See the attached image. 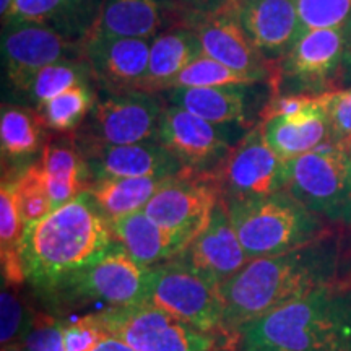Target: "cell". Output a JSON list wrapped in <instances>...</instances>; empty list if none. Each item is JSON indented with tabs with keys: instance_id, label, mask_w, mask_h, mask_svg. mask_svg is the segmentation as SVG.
<instances>
[{
	"instance_id": "cell-14",
	"label": "cell",
	"mask_w": 351,
	"mask_h": 351,
	"mask_svg": "<svg viewBox=\"0 0 351 351\" xmlns=\"http://www.w3.org/2000/svg\"><path fill=\"white\" fill-rule=\"evenodd\" d=\"M187 26L195 32L205 56L249 77L254 83H265L269 86L274 62L265 59L254 46L231 2L226 0L212 12L194 13Z\"/></svg>"
},
{
	"instance_id": "cell-1",
	"label": "cell",
	"mask_w": 351,
	"mask_h": 351,
	"mask_svg": "<svg viewBox=\"0 0 351 351\" xmlns=\"http://www.w3.org/2000/svg\"><path fill=\"white\" fill-rule=\"evenodd\" d=\"M116 244L111 221L86 191L26 225L21 239L25 280L56 301L75 276Z\"/></svg>"
},
{
	"instance_id": "cell-24",
	"label": "cell",
	"mask_w": 351,
	"mask_h": 351,
	"mask_svg": "<svg viewBox=\"0 0 351 351\" xmlns=\"http://www.w3.org/2000/svg\"><path fill=\"white\" fill-rule=\"evenodd\" d=\"M204 54L199 38L187 25H178L153 38L150 60L137 90L147 93L168 91L176 77Z\"/></svg>"
},
{
	"instance_id": "cell-12",
	"label": "cell",
	"mask_w": 351,
	"mask_h": 351,
	"mask_svg": "<svg viewBox=\"0 0 351 351\" xmlns=\"http://www.w3.org/2000/svg\"><path fill=\"white\" fill-rule=\"evenodd\" d=\"M230 127L232 125L212 124L186 109L166 103L158 142L168 148L189 173L210 176L241 140L232 135Z\"/></svg>"
},
{
	"instance_id": "cell-15",
	"label": "cell",
	"mask_w": 351,
	"mask_h": 351,
	"mask_svg": "<svg viewBox=\"0 0 351 351\" xmlns=\"http://www.w3.org/2000/svg\"><path fill=\"white\" fill-rule=\"evenodd\" d=\"M5 26L7 32L2 36L3 65L8 83L20 93H23L41 69L83 57V43L70 41L67 34L49 25L8 23Z\"/></svg>"
},
{
	"instance_id": "cell-25",
	"label": "cell",
	"mask_w": 351,
	"mask_h": 351,
	"mask_svg": "<svg viewBox=\"0 0 351 351\" xmlns=\"http://www.w3.org/2000/svg\"><path fill=\"white\" fill-rule=\"evenodd\" d=\"M114 239L140 265L152 267L173 261L182 245L143 210L111 219Z\"/></svg>"
},
{
	"instance_id": "cell-34",
	"label": "cell",
	"mask_w": 351,
	"mask_h": 351,
	"mask_svg": "<svg viewBox=\"0 0 351 351\" xmlns=\"http://www.w3.org/2000/svg\"><path fill=\"white\" fill-rule=\"evenodd\" d=\"M15 287L2 282V295H0V341L2 346L20 343L33 326L34 314L21 301Z\"/></svg>"
},
{
	"instance_id": "cell-11",
	"label": "cell",
	"mask_w": 351,
	"mask_h": 351,
	"mask_svg": "<svg viewBox=\"0 0 351 351\" xmlns=\"http://www.w3.org/2000/svg\"><path fill=\"white\" fill-rule=\"evenodd\" d=\"M218 202L219 192L210 176L184 171L166 179L143 212L168 231L184 251L208 225Z\"/></svg>"
},
{
	"instance_id": "cell-46",
	"label": "cell",
	"mask_w": 351,
	"mask_h": 351,
	"mask_svg": "<svg viewBox=\"0 0 351 351\" xmlns=\"http://www.w3.org/2000/svg\"><path fill=\"white\" fill-rule=\"evenodd\" d=\"M348 283H350V285H351V274H350V275H348Z\"/></svg>"
},
{
	"instance_id": "cell-7",
	"label": "cell",
	"mask_w": 351,
	"mask_h": 351,
	"mask_svg": "<svg viewBox=\"0 0 351 351\" xmlns=\"http://www.w3.org/2000/svg\"><path fill=\"white\" fill-rule=\"evenodd\" d=\"M345 43V26L314 29L298 38L287 54L274 62L271 96L339 91Z\"/></svg>"
},
{
	"instance_id": "cell-28",
	"label": "cell",
	"mask_w": 351,
	"mask_h": 351,
	"mask_svg": "<svg viewBox=\"0 0 351 351\" xmlns=\"http://www.w3.org/2000/svg\"><path fill=\"white\" fill-rule=\"evenodd\" d=\"M46 122L38 109L3 104L0 114V147L8 160H20L44 148Z\"/></svg>"
},
{
	"instance_id": "cell-18",
	"label": "cell",
	"mask_w": 351,
	"mask_h": 351,
	"mask_svg": "<svg viewBox=\"0 0 351 351\" xmlns=\"http://www.w3.org/2000/svg\"><path fill=\"white\" fill-rule=\"evenodd\" d=\"M153 39L99 38L83 43V57L95 80L109 91L137 90L150 60Z\"/></svg>"
},
{
	"instance_id": "cell-6",
	"label": "cell",
	"mask_w": 351,
	"mask_h": 351,
	"mask_svg": "<svg viewBox=\"0 0 351 351\" xmlns=\"http://www.w3.org/2000/svg\"><path fill=\"white\" fill-rule=\"evenodd\" d=\"M165 106L156 93L112 91L96 101L73 138L85 156L106 147L158 142Z\"/></svg>"
},
{
	"instance_id": "cell-23",
	"label": "cell",
	"mask_w": 351,
	"mask_h": 351,
	"mask_svg": "<svg viewBox=\"0 0 351 351\" xmlns=\"http://www.w3.org/2000/svg\"><path fill=\"white\" fill-rule=\"evenodd\" d=\"M251 86L254 85L173 88L166 91V103L186 109L212 124L245 127L249 125L252 104Z\"/></svg>"
},
{
	"instance_id": "cell-30",
	"label": "cell",
	"mask_w": 351,
	"mask_h": 351,
	"mask_svg": "<svg viewBox=\"0 0 351 351\" xmlns=\"http://www.w3.org/2000/svg\"><path fill=\"white\" fill-rule=\"evenodd\" d=\"M91 78H93V73H91L85 57L62 60V62L51 64L39 70L23 93L28 95V98L39 106V104L65 93L70 88L90 82Z\"/></svg>"
},
{
	"instance_id": "cell-22",
	"label": "cell",
	"mask_w": 351,
	"mask_h": 351,
	"mask_svg": "<svg viewBox=\"0 0 351 351\" xmlns=\"http://www.w3.org/2000/svg\"><path fill=\"white\" fill-rule=\"evenodd\" d=\"M36 163L41 169L52 210L86 192L93 182L86 158L73 135L47 142Z\"/></svg>"
},
{
	"instance_id": "cell-19",
	"label": "cell",
	"mask_w": 351,
	"mask_h": 351,
	"mask_svg": "<svg viewBox=\"0 0 351 351\" xmlns=\"http://www.w3.org/2000/svg\"><path fill=\"white\" fill-rule=\"evenodd\" d=\"M85 158L93 181L109 178L168 179L186 171L178 158L160 142L106 147Z\"/></svg>"
},
{
	"instance_id": "cell-17",
	"label": "cell",
	"mask_w": 351,
	"mask_h": 351,
	"mask_svg": "<svg viewBox=\"0 0 351 351\" xmlns=\"http://www.w3.org/2000/svg\"><path fill=\"white\" fill-rule=\"evenodd\" d=\"M215 287H221L251 262L232 226L225 200L219 199L208 225L176 257Z\"/></svg>"
},
{
	"instance_id": "cell-36",
	"label": "cell",
	"mask_w": 351,
	"mask_h": 351,
	"mask_svg": "<svg viewBox=\"0 0 351 351\" xmlns=\"http://www.w3.org/2000/svg\"><path fill=\"white\" fill-rule=\"evenodd\" d=\"M64 324L65 320L54 315L34 314L33 326L21 343L29 351H65Z\"/></svg>"
},
{
	"instance_id": "cell-33",
	"label": "cell",
	"mask_w": 351,
	"mask_h": 351,
	"mask_svg": "<svg viewBox=\"0 0 351 351\" xmlns=\"http://www.w3.org/2000/svg\"><path fill=\"white\" fill-rule=\"evenodd\" d=\"M16 200L25 225L38 221L52 212L49 194L38 163L16 178Z\"/></svg>"
},
{
	"instance_id": "cell-31",
	"label": "cell",
	"mask_w": 351,
	"mask_h": 351,
	"mask_svg": "<svg viewBox=\"0 0 351 351\" xmlns=\"http://www.w3.org/2000/svg\"><path fill=\"white\" fill-rule=\"evenodd\" d=\"M225 85H257L251 78L223 65L212 57L202 54L194 62L176 77L169 90L173 88H208Z\"/></svg>"
},
{
	"instance_id": "cell-41",
	"label": "cell",
	"mask_w": 351,
	"mask_h": 351,
	"mask_svg": "<svg viewBox=\"0 0 351 351\" xmlns=\"http://www.w3.org/2000/svg\"><path fill=\"white\" fill-rule=\"evenodd\" d=\"M189 12H210V0H173Z\"/></svg>"
},
{
	"instance_id": "cell-44",
	"label": "cell",
	"mask_w": 351,
	"mask_h": 351,
	"mask_svg": "<svg viewBox=\"0 0 351 351\" xmlns=\"http://www.w3.org/2000/svg\"><path fill=\"white\" fill-rule=\"evenodd\" d=\"M225 2H226V0H210V8H212V10H215V8L221 7ZM212 10H210V12H212Z\"/></svg>"
},
{
	"instance_id": "cell-4",
	"label": "cell",
	"mask_w": 351,
	"mask_h": 351,
	"mask_svg": "<svg viewBox=\"0 0 351 351\" xmlns=\"http://www.w3.org/2000/svg\"><path fill=\"white\" fill-rule=\"evenodd\" d=\"M247 257H274L330 234L322 218L287 191L256 199L225 202Z\"/></svg>"
},
{
	"instance_id": "cell-45",
	"label": "cell",
	"mask_w": 351,
	"mask_h": 351,
	"mask_svg": "<svg viewBox=\"0 0 351 351\" xmlns=\"http://www.w3.org/2000/svg\"><path fill=\"white\" fill-rule=\"evenodd\" d=\"M231 3H236V5H239V3H243V2H247V0H230Z\"/></svg>"
},
{
	"instance_id": "cell-39",
	"label": "cell",
	"mask_w": 351,
	"mask_h": 351,
	"mask_svg": "<svg viewBox=\"0 0 351 351\" xmlns=\"http://www.w3.org/2000/svg\"><path fill=\"white\" fill-rule=\"evenodd\" d=\"M346 43H345V54L341 60L340 77H339V90H346L351 86V16L348 23L345 25Z\"/></svg>"
},
{
	"instance_id": "cell-37",
	"label": "cell",
	"mask_w": 351,
	"mask_h": 351,
	"mask_svg": "<svg viewBox=\"0 0 351 351\" xmlns=\"http://www.w3.org/2000/svg\"><path fill=\"white\" fill-rule=\"evenodd\" d=\"M104 335L106 330L101 327L96 314L67 320L64 324L65 351H91Z\"/></svg>"
},
{
	"instance_id": "cell-20",
	"label": "cell",
	"mask_w": 351,
	"mask_h": 351,
	"mask_svg": "<svg viewBox=\"0 0 351 351\" xmlns=\"http://www.w3.org/2000/svg\"><path fill=\"white\" fill-rule=\"evenodd\" d=\"M232 5L254 46L270 62L278 60L295 44L300 28L296 0H247Z\"/></svg>"
},
{
	"instance_id": "cell-29",
	"label": "cell",
	"mask_w": 351,
	"mask_h": 351,
	"mask_svg": "<svg viewBox=\"0 0 351 351\" xmlns=\"http://www.w3.org/2000/svg\"><path fill=\"white\" fill-rule=\"evenodd\" d=\"M96 101H98V95L91 83L86 82L39 104L36 109L46 122L47 129L62 135H72L86 119Z\"/></svg>"
},
{
	"instance_id": "cell-5",
	"label": "cell",
	"mask_w": 351,
	"mask_h": 351,
	"mask_svg": "<svg viewBox=\"0 0 351 351\" xmlns=\"http://www.w3.org/2000/svg\"><path fill=\"white\" fill-rule=\"evenodd\" d=\"M285 191L324 221L351 226L350 143L330 138L288 160Z\"/></svg>"
},
{
	"instance_id": "cell-13",
	"label": "cell",
	"mask_w": 351,
	"mask_h": 351,
	"mask_svg": "<svg viewBox=\"0 0 351 351\" xmlns=\"http://www.w3.org/2000/svg\"><path fill=\"white\" fill-rule=\"evenodd\" d=\"M150 269L135 262L119 244L104 252L65 287L56 301L82 300L114 307L147 302Z\"/></svg>"
},
{
	"instance_id": "cell-27",
	"label": "cell",
	"mask_w": 351,
	"mask_h": 351,
	"mask_svg": "<svg viewBox=\"0 0 351 351\" xmlns=\"http://www.w3.org/2000/svg\"><path fill=\"white\" fill-rule=\"evenodd\" d=\"M25 221L21 218L16 200V181L3 179L0 187V254H2V282L19 287L26 282L21 263V239L25 234Z\"/></svg>"
},
{
	"instance_id": "cell-21",
	"label": "cell",
	"mask_w": 351,
	"mask_h": 351,
	"mask_svg": "<svg viewBox=\"0 0 351 351\" xmlns=\"http://www.w3.org/2000/svg\"><path fill=\"white\" fill-rule=\"evenodd\" d=\"M327 93L315 96L314 103L301 112L261 122L267 143L282 160L288 161L313 152L332 138Z\"/></svg>"
},
{
	"instance_id": "cell-43",
	"label": "cell",
	"mask_w": 351,
	"mask_h": 351,
	"mask_svg": "<svg viewBox=\"0 0 351 351\" xmlns=\"http://www.w3.org/2000/svg\"><path fill=\"white\" fill-rule=\"evenodd\" d=\"M2 351H29V350L20 341V343H12V345L2 346Z\"/></svg>"
},
{
	"instance_id": "cell-42",
	"label": "cell",
	"mask_w": 351,
	"mask_h": 351,
	"mask_svg": "<svg viewBox=\"0 0 351 351\" xmlns=\"http://www.w3.org/2000/svg\"><path fill=\"white\" fill-rule=\"evenodd\" d=\"M65 13H67V19L72 20V15H77V13H82L85 8L90 5L91 0H62Z\"/></svg>"
},
{
	"instance_id": "cell-9",
	"label": "cell",
	"mask_w": 351,
	"mask_h": 351,
	"mask_svg": "<svg viewBox=\"0 0 351 351\" xmlns=\"http://www.w3.org/2000/svg\"><path fill=\"white\" fill-rule=\"evenodd\" d=\"M101 327L135 351H210L213 337L187 326L152 302L96 314Z\"/></svg>"
},
{
	"instance_id": "cell-3",
	"label": "cell",
	"mask_w": 351,
	"mask_h": 351,
	"mask_svg": "<svg viewBox=\"0 0 351 351\" xmlns=\"http://www.w3.org/2000/svg\"><path fill=\"white\" fill-rule=\"evenodd\" d=\"M239 351H351V285L337 282L245 326Z\"/></svg>"
},
{
	"instance_id": "cell-35",
	"label": "cell",
	"mask_w": 351,
	"mask_h": 351,
	"mask_svg": "<svg viewBox=\"0 0 351 351\" xmlns=\"http://www.w3.org/2000/svg\"><path fill=\"white\" fill-rule=\"evenodd\" d=\"M67 20L62 0H15L2 23L3 26L8 23L49 25L51 21L64 23Z\"/></svg>"
},
{
	"instance_id": "cell-26",
	"label": "cell",
	"mask_w": 351,
	"mask_h": 351,
	"mask_svg": "<svg viewBox=\"0 0 351 351\" xmlns=\"http://www.w3.org/2000/svg\"><path fill=\"white\" fill-rule=\"evenodd\" d=\"M169 179V178H168ZM166 179L109 178L91 182L90 192L101 212L111 219L143 210Z\"/></svg>"
},
{
	"instance_id": "cell-38",
	"label": "cell",
	"mask_w": 351,
	"mask_h": 351,
	"mask_svg": "<svg viewBox=\"0 0 351 351\" xmlns=\"http://www.w3.org/2000/svg\"><path fill=\"white\" fill-rule=\"evenodd\" d=\"M328 117H330L332 140H351V86L346 90L328 91Z\"/></svg>"
},
{
	"instance_id": "cell-47",
	"label": "cell",
	"mask_w": 351,
	"mask_h": 351,
	"mask_svg": "<svg viewBox=\"0 0 351 351\" xmlns=\"http://www.w3.org/2000/svg\"><path fill=\"white\" fill-rule=\"evenodd\" d=\"M348 143H350V153H351V140H350V142H348Z\"/></svg>"
},
{
	"instance_id": "cell-2",
	"label": "cell",
	"mask_w": 351,
	"mask_h": 351,
	"mask_svg": "<svg viewBox=\"0 0 351 351\" xmlns=\"http://www.w3.org/2000/svg\"><path fill=\"white\" fill-rule=\"evenodd\" d=\"M337 282L339 244L332 234L280 256L254 258L219 287L221 332L239 333L262 315Z\"/></svg>"
},
{
	"instance_id": "cell-8",
	"label": "cell",
	"mask_w": 351,
	"mask_h": 351,
	"mask_svg": "<svg viewBox=\"0 0 351 351\" xmlns=\"http://www.w3.org/2000/svg\"><path fill=\"white\" fill-rule=\"evenodd\" d=\"M147 302L208 335L221 330L225 304L219 288L176 258L150 269Z\"/></svg>"
},
{
	"instance_id": "cell-16",
	"label": "cell",
	"mask_w": 351,
	"mask_h": 351,
	"mask_svg": "<svg viewBox=\"0 0 351 351\" xmlns=\"http://www.w3.org/2000/svg\"><path fill=\"white\" fill-rule=\"evenodd\" d=\"M194 13L173 0H103L82 43L99 38L153 39L173 26L187 25Z\"/></svg>"
},
{
	"instance_id": "cell-40",
	"label": "cell",
	"mask_w": 351,
	"mask_h": 351,
	"mask_svg": "<svg viewBox=\"0 0 351 351\" xmlns=\"http://www.w3.org/2000/svg\"><path fill=\"white\" fill-rule=\"evenodd\" d=\"M91 351H135L130 345H127L124 340H121L119 337L108 333L99 340V343L95 346Z\"/></svg>"
},
{
	"instance_id": "cell-10",
	"label": "cell",
	"mask_w": 351,
	"mask_h": 351,
	"mask_svg": "<svg viewBox=\"0 0 351 351\" xmlns=\"http://www.w3.org/2000/svg\"><path fill=\"white\" fill-rule=\"evenodd\" d=\"M210 178L221 200L256 199L285 191L287 161L271 150L258 124L245 132Z\"/></svg>"
},
{
	"instance_id": "cell-32",
	"label": "cell",
	"mask_w": 351,
	"mask_h": 351,
	"mask_svg": "<svg viewBox=\"0 0 351 351\" xmlns=\"http://www.w3.org/2000/svg\"><path fill=\"white\" fill-rule=\"evenodd\" d=\"M296 39L314 29L343 28L351 16V0H296Z\"/></svg>"
}]
</instances>
